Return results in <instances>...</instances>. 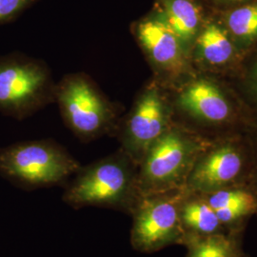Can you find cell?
Masks as SVG:
<instances>
[{
    "label": "cell",
    "mask_w": 257,
    "mask_h": 257,
    "mask_svg": "<svg viewBox=\"0 0 257 257\" xmlns=\"http://www.w3.org/2000/svg\"><path fill=\"white\" fill-rule=\"evenodd\" d=\"M138 166L121 149L87 166L66 184L62 199L75 210L99 207L132 215L141 198Z\"/></svg>",
    "instance_id": "cell-1"
},
{
    "label": "cell",
    "mask_w": 257,
    "mask_h": 257,
    "mask_svg": "<svg viewBox=\"0 0 257 257\" xmlns=\"http://www.w3.org/2000/svg\"><path fill=\"white\" fill-rule=\"evenodd\" d=\"M210 142L174 123L148 149L138 165L141 195L185 189L197 157Z\"/></svg>",
    "instance_id": "cell-2"
},
{
    "label": "cell",
    "mask_w": 257,
    "mask_h": 257,
    "mask_svg": "<svg viewBox=\"0 0 257 257\" xmlns=\"http://www.w3.org/2000/svg\"><path fill=\"white\" fill-rule=\"evenodd\" d=\"M55 103L66 126L82 142L115 136L122 109L88 74L64 75L56 83Z\"/></svg>",
    "instance_id": "cell-3"
},
{
    "label": "cell",
    "mask_w": 257,
    "mask_h": 257,
    "mask_svg": "<svg viewBox=\"0 0 257 257\" xmlns=\"http://www.w3.org/2000/svg\"><path fill=\"white\" fill-rule=\"evenodd\" d=\"M80 168L74 156L53 139L0 148V176L25 191L66 185Z\"/></svg>",
    "instance_id": "cell-4"
},
{
    "label": "cell",
    "mask_w": 257,
    "mask_h": 257,
    "mask_svg": "<svg viewBox=\"0 0 257 257\" xmlns=\"http://www.w3.org/2000/svg\"><path fill=\"white\" fill-rule=\"evenodd\" d=\"M56 82L41 59L19 52L0 56V112L17 120L55 103Z\"/></svg>",
    "instance_id": "cell-5"
},
{
    "label": "cell",
    "mask_w": 257,
    "mask_h": 257,
    "mask_svg": "<svg viewBox=\"0 0 257 257\" xmlns=\"http://www.w3.org/2000/svg\"><path fill=\"white\" fill-rule=\"evenodd\" d=\"M173 124V102L165 87L155 80L139 92L130 111L121 117L114 137L138 166L148 149Z\"/></svg>",
    "instance_id": "cell-6"
},
{
    "label": "cell",
    "mask_w": 257,
    "mask_h": 257,
    "mask_svg": "<svg viewBox=\"0 0 257 257\" xmlns=\"http://www.w3.org/2000/svg\"><path fill=\"white\" fill-rule=\"evenodd\" d=\"M250 171L248 139L232 137L211 140L197 157L185 190L206 194L233 186H248Z\"/></svg>",
    "instance_id": "cell-7"
},
{
    "label": "cell",
    "mask_w": 257,
    "mask_h": 257,
    "mask_svg": "<svg viewBox=\"0 0 257 257\" xmlns=\"http://www.w3.org/2000/svg\"><path fill=\"white\" fill-rule=\"evenodd\" d=\"M186 190L142 195L132 213L131 244L136 250L153 253L172 245H181L185 236L180 204Z\"/></svg>",
    "instance_id": "cell-8"
},
{
    "label": "cell",
    "mask_w": 257,
    "mask_h": 257,
    "mask_svg": "<svg viewBox=\"0 0 257 257\" xmlns=\"http://www.w3.org/2000/svg\"><path fill=\"white\" fill-rule=\"evenodd\" d=\"M131 30L155 71L156 81L165 88L181 85V79L189 70L190 55L160 13L154 8L135 21Z\"/></svg>",
    "instance_id": "cell-9"
},
{
    "label": "cell",
    "mask_w": 257,
    "mask_h": 257,
    "mask_svg": "<svg viewBox=\"0 0 257 257\" xmlns=\"http://www.w3.org/2000/svg\"><path fill=\"white\" fill-rule=\"evenodd\" d=\"M175 106L199 122L220 125L231 116V105L220 88L211 80L196 78L176 88Z\"/></svg>",
    "instance_id": "cell-10"
},
{
    "label": "cell",
    "mask_w": 257,
    "mask_h": 257,
    "mask_svg": "<svg viewBox=\"0 0 257 257\" xmlns=\"http://www.w3.org/2000/svg\"><path fill=\"white\" fill-rule=\"evenodd\" d=\"M205 196L228 231L245 230L249 218L257 216V196L248 186L229 187Z\"/></svg>",
    "instance_id": "cell-11"
},
{
    "label": "cell",
    "mask_w": 257,
    "mask_h": 257,
    "mask_svg": "<svg viewBox=\"0 0 257 257\" xmlns=\"http://www.w3.org/2000/svg\"><path fill=\"white\" fill-rule=\"evenodd\" d=\"M156 8L180 40L186 53L191 55L195 39L206 18L197 0H156Z\"/></svg>",
    "instance_id": "cell-12"
},
{
    "label": "cell",
    "mask_w": 257,
    "mask_h": 257,
    "mask_svg": "<svg viewBox=\"0 0 257 257\" xmlns=\"http://www.w3.org/2000/svg\"><path fill=\"white\" fill-rule=\"evenodd\" d=\"M193 50L198 60L213 67L230 63L236 54L233 39L218 17L206 19Z\"/></svg>",
    "instance_id": "cell-13"
},
{
    "label": "cell",
    "mask_w": 257,
    "mask_h": 257,
    "mask_svg": "<svg viewBox=\"0 0 257 257\" xmlns=\"http://www.w3.org/2000/svg\"><path fill=\"white\" fill-rule=\"evenodd\" d=\"M180 219L185 235L207 236L228 231L203 193L186 191L180 204Z\"/></svg>",
    "instance_id": "cell-14"
},
{
    "label": "cell",
    "mask_w": 257,
    "mask_h": 257,
    "mask_svg": "<svg viewBox=\"0 0 257 257\" xmlns=\"http://www.w3.org/2000/svg\"><path fill=\"white\" fill-rule=\"evenodd\" d=\"M244 230L207 236H184L181 245L187 248L186 257H247L242 247Z\"/></svg>",
    "instance_id": "cell-15"
},
{
    "label": "cell",
    "mask_w": 257,
    "mask_h": 257,
    "mask_svg": "<svg viewBox=\"0 0 257 257\" xmlns=\"http://www.w3.org/2000/svg\"><path fill=\"white\" fill-rule=\"evenodd\" d=\"M218 18L233 41L246 44L257 40V0L223 11Z\"/></svg>",
    "instance_id": "cell-16"
},
{
    "label": "cell",
    "mask_w": 257,
    "mask_h": 257,
    "mask_svg": "<svg viewBox=\"0 0 257 257\" xmlns=\"http://www.w3.org/2000/svg\"><path fill=\"white\" fill-rule=\"evenodd\" d=\"M37 0H0V25L15 21Z\"/></svg>",
    "instance_id": "cell-17"
},
{
    "label": "cell",
    "mask_w": 257,
    "mask_h": 257,
    "mask_svg": "<svg viewBox=\"0 0 257 257\" xmlns=\"http://www.w3.org/2000/svg\"><path fill=\"white\" fill-rule=\"evenodd\" d=\"M248 141L251 149V171L248 186L257 196V133Z\"/></svg>",
    "instance_id": "cell-18"
},
{
    "label": "cell",
    "mask_w": 257,
    "mask_h": 257,
    "mask_svg": "<svg viewBox=\"0 0 257 257\" xmlns=\"http://www.w3.org/2000/svg\"><path fill=\"white\" fill-rule=\"evenodd\" d=\"M245 80L249 94L257 103V55L248 66Z\"/></svg>",
    "instance_id": "cell-19"
},
{
    "label": "cell",
    "mask_w": 257,
    "mask_h": 257,
    "mask_svg": "<svg viewBox=\"0 0 257 257\" xmlns=\"http://www.w3.org/2000/svg\"><path fill=\"white\" fill-rule=\"evenodd\" d=\"M205 1L212 9L216 10V12L221 13L223 11L236 7L238 5L248 3L252 0H205Z\"/></svg>",
    "instance_id": "cell-20"
},
{
    "label": "cell",
    "mask_w": 257,
    "mask_h": 257,
    "mask_svg": "<svg viewBox=\"0 0 257 257\" xmlns=\"http://www.w3.org/2000/svg\"><path fill=\"white\" fill-rule=\"evenodd\" d=\"M247 257H249V256H247Z\"/></svg>",
    "instance_id": "cell-21"
}]
</instances>
